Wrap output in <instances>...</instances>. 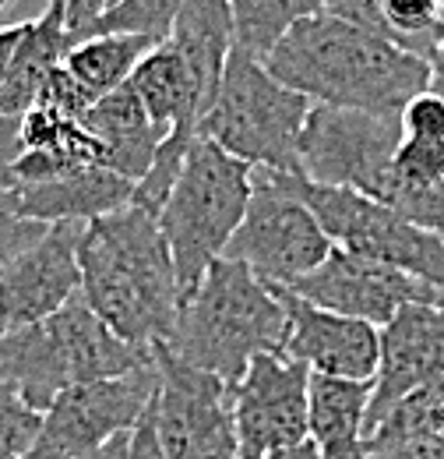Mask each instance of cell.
<instances>
[{
	"label": "cell",
	"instance_id": "cell-1",
	"mask_svg": "<svg viewBox=\"0 0 444 459\" xmlns=\"http://www.w3.org/2000/svg\"><path fill=\"white\" fill-rule=\"evenodd\" d=\"M265 67L314 107L398 117L431 85V64L385 36L318 11L269 50Z\"/></svg>",
	"mask_w": 444,
	"mask_h": 459
},
{
	"label": "cell",
	"instance_id": "cell-2",
	"mask_svg": "<svg viewBox=\"0 0 444 459\" xmlns=\"http://www.w3.org/2000/svg\"><path fill=\"white\" fill-rule=\"evenodd\" d=\"M81 300L134 350L152 353L173 333L180 287L159 220L127 205L92 220L78 240Z\"/></svg>",
	"mask_w": 444,
	"mask_h": 459
},
{
	"label": "cell",
	"instance_id": "cell-3",
	"mask_svg": "<svg viewBox=\"0 0 444 459\" xmlns=\"http://www.w3.org/2000/svg\"><path fill=\"white\" fill-rule=\"evenodd\" d=\"M282 340L286 307L276 287L261 283L243 262L219 258L180 300L163 350L180 364L240 382L254 357L282 353Z\"/></svg>",
	"mask_w": 444,
	"mask_h": 459
},
{
	"label": "cell",
	"instance_id": "cell-4",
	"mask_svg": "<svg viewBox=\"0 0 444 459\" xmlns=\"http://www.w3.org/2000/svg\"><path fill=\"white\" fill-rule=\"evenodd\" d=\"M149 364H156V353L113 336L81 293L54 318L0 336V382H7L36 413H47L71 385L131 375Z\"/></svg>",
	"mask_w": 444,
	"mask_h": 459
},
{
	"label": "cell",
	"instance_id": "cell-5",
	"mask_svg": "<svg viewBox=\"0 0 444 459\" xmlns=\"http://www.w3.org/2000/svg\"><path fill=\"white\" fill-rule=\"evenodd\" d=\"M254 191V167L229 156L216 142L194 134L184 170L159 212L180 300L201 283L212 262H219L243 223Z\"/></svg>",
	"mask_w": 444,
	"mask_h": 459
},
{
	"label": "cell",
	"instance_id": "cell-6",
	"mask_svg": "<svg viewBox=\"0 0 444 459\" xmlns=\"http://www.w3.org/2000/svg\"><path fill=\"white\" fill-rule=\"evenodd\" d=\"M311 107V100L278 82L265 60L233 47L198 134L254 170L300 173L296 152Z\"/></svg>",
	"mask_w": 444,
	"mask_h": 459
},
{
	"label": "cell",
	"instance_id": "cell-7",
	"mask_svg": "<svg viewBox=\"0 0 444 459\" xmlns=\"http://www.w3.org/2000/svg\"><path fill=\"white\" fill-rule=\"evenodd\" d=\"M332 237L293 187V173L254 170L251 205L222 258L243 262L261 283L289 287L332 255Z\"/></svg>",
	"mask_w": 444,
	"mask_h": 459
},
{
	"label": "cell",
	"instance_id": "cell-8",
	"mask_svg": "<svg viewBox=\"0 0 444 459\" xmlns=\"http://www.w3.org/2000/svg\"><path fill=\"white\" fill-rule=\"evenodd\" d=\"M293 187L318 216L335 247L402 269L444 293V237L420 230L378 198L314 184L303 173H293Z\"/></svg>",
	"mask_w": 444,
	"mask_h": 459
},
{
	"label": "cell",
	"instance_id": "cell-9",
	"mask_svg": "<svg viewBox=\"0 0 444 459\" xmlns=\"http://www.w3.org/2000/svg\"><path fill=\"white\" fill-rule=\"evenodd\" d=\"M398 145H402L398 117L311 107V117L300 134L296 163H300V173L314 184L346 187V191L385 202L391 160Z\"/></svg>",
	"mask_w": 444,
	"mask_h": 459
},
{
	"label": "cell",
	"instance_id": "cell-10",
	"mask_svg": "<svg viewBox=\"0 0 444 459\" xmlns=\"http://www.w3.org/2000/svg\"><path fill=\"white\" fill-rule=\"evenodd\" d=\"M159 368L81 382L60 393L39 420L36 446L25 459H78L103 449L116 435H131L156 400Z\"/></svg>",
	"mask_w": 444,
	"mask_h": 459
},
{
	"label": "cell",
	"instance_id": "cell-11",
	"mask_svg": "<svg viewBox=\"0 0 444 459\" xmlns=\"http://www.w3.org/2000/svg\"><path fill=\"white\" fill-rule=\"evenodd\" d=\"M152 353L159 368L152 424L166 459H240L233 382L180 364L163 346Z\"/></svg>",
	"mask_w": 444,
	"mask_h": 459
},
{
	"label": "cell",
	"instance_id": "cell-12",
	"mask_svg": "<svg viewBox=\"0 0 444 459\" xmlns=\"http://www.w3.org/2000/svg\"><path fill=\"white\" fill-rule=\"evenodd\" d=\"M240 459H265L311 438V371L286 353H261L233 382Z\"/></svg>",
	"mask_w": 444,
	"mask_h": 459
},
{
	"label": "cell",
	"instance_id": "cell-13",
	"mask_svg": "<svg viewBox=\"0 0 444 459\" xmlns=\"http://www.w3.org/2000/svg\"><path fill=\"white\" fill-rule=\"evenodd\" d=\"M282 290L303 297L314 307L371 322L378 329H385L406 304H444V293L431 283H423L402 269L349 255L342 247H332V255L314 273L300 276L296 283Z\"/></svg>",
	"mask_w": 444,
	"mask_h": 459
},
{
	"label": "cell",
	"instance_id": "cell-14",
	"mask_svg": "<svg viewBox=\"0 0 444 459\" xmlns=\"http://www.w3.org/2000/svg\"><path fill=\"white\" fill-rule=\"evenodd\" d=\"M81 223H54L0 265V336L47 322L81 293Z\"/></svg>",
	"mask_w": 444,
	"mask_h": 459
},
{
	"label": "cell",
	"instance_id": "cell-15",
	"mask_svg": "<svg viewBox=\"0 0 444 459\" xmlns=\"http://www.w3.org/2000/svg\"><path fill=\"white\" fill-rule=\"evenodd\" d=\"M276 293L286 307L282 353L289 360H300L311 375L374 385L378 360H381V329L378 325L314 307L303 297L282 287H276Z\"/></svg>",
	"mask_w": 444,
	"mask_h": 459
},
{
	"label": "cell",
	"instance_id": "cell-16",
	"mask_svg": "<svg viewBox=\"0 0 444 459\" xmlns=\"http://www.w3.org/2000/svg\"><path fill=\"white\" fill-rule=\"evenodd\" d=\"M444 378V304H406L381 329L367 435L416 389Z\"/></svg>",
	"mask_w": 444,
	"mask_h": 459
},
{
	"label": "cell",
	"instance_id": "cell-17",
	"mask_svg": "<svg viewBox=\"0 0 444 459\" xmlns=\"http://www.w3.org/2000/svg\"><path fill=\"white\" fill-rule=\"evenodd\" d=\"M7 195L25 220H36L47 227H54V223L89 227L92 220H103V216L131 205L134 180L107 170V167H78V170L43 180V184L11 187Z\"/></svg>",
	"mask_w": 444,
	"mask_h": 459
},
{
	"label": "cell",
	"instance_id": "cell-18",
	"mask_svg": "<svg viewBox=\"0 0 444 459\" xmlns=\"http://www.w3.org/2000/svg\"><path fill=\"white\" fill-rule=\"evenodd\" d=\"M81 124L103 145V163L99 167L120 173L134 184L149 173L163 138L169 134L166 127H159L152 117L145 114V107L131 92V85H120L116 92L96 100L92 110L81 117Z\"/></svg>",
	"mask_w": 444,
	"mask_h": 459
},
{
	"label": "cell",
	"instance_id": "cell-19",
	"mask_svg": "<svg viewBox=\"0 0 444 459\" xmlns=\"http://www.w3.org/2000/svg\"><path fill=\"white\" fill-rule=\"evenodd\" d=\"M127 85L141 100L145 114L166 131H173V127H194L198 131V120L209 110V96H205L194 67L169 39H163L159 47H152L141 57L134 74L127 78Z\"/></svg>",
	"mask_w": 444,
	"mask_h": 459
},
{
	"label": "cell",
	"instance_id": "cell-20",
	"mask_svg": "<svg viewBox=\"0 0 444 459\" xmlns=\"http://www.w3.org/2000/svg\"><path fill=\"white\" fill-rule=\"evenodd\" d=\"M371 382L311 375V442L321 459H367Z\"/></svg>",
	"mask_w": 444,
	"mask_h": 459
},
{
	"label": "cell",
	"instance_id": "cell-21",
	"mask_svg": "<svg viewBox=\"0 0 444 459\" xmlns=\"http://www.w3.org/2000/svg\"><path fill=\"white\" fill-rule=\"evenodd\" d=\"M74 47L67 22H64V7L50 0V7L29 22L25 39L14 54V64L0 85V117H25L36 103L39 92L47 85V78L64 64L67 50Z\"/></svg>",
	"mask_w": 444,
	"mask_h": 459
},
{
	"label": "cell",
	"instance_id": "cell-22",
	"mask_svg": "<svg viewBox=\"0 0 444 459\" xmlns=\"http://www.w3.org/2000/svg\"><path fill=\"white\" fill-rule=\"evenodd\" d=\"M152 47H159V43L145 39V36L99 32V36H89V39L74 43L64 57V67L78 78V85L92 100H103V96L116 92L120 85H127V78L134 74V67L141 64V57Z\"/></svg>",
	"mask_w": 444,
	"mask_h": 459
},
{
	"label": "cell",
	"instance_id": "cell-23",
	"mask_svg": "<svg viewBox=\"0 0 444 459\" xmlns=\"http://www.w3.org/2000/svg\"><path fill=\"white\" fill-rule=\"evenodd\" d=\"M318 11L321 0H229L233 47L265 60L293 25H300Z\"/></svg>",
	"mask_w": 444,
	"mask_h": 459
},
{
	"label": "cell",
	"instance_id": "cell-24",
	"mask_svg": "<svg viewBox=\"0 0 444 459\" xmlns=\"http://www.w3.org/2000/svg\"><path fill=\"white\" fill-rule=\"evenodd\" d=\"M21 152H47L71 167H99L103 145L85 131L81 120L56 114L50 107H32L21 117Z\"/></svg>",
	"mask_w": 444,
	"mask_h": 459
},
{
	"label": "cell",
	"instance_id": "cell-25",
	"mask_svg": "<svg viewBox=\"0 0 444 459\" xmlns=\"http://www.w3.org/2000/svg\"><path fill=\"white\" fill-rule=\"evenodd\" d=\"M385 29L398 50L431 64L444 39L441 0H385Z\"/></svg>",
	"mask_w": 444,
	"mask_h": 459
},
{
	"label": "cell",
	"instance_id": "cell-26",
	"mask_svg": "<svg viewBox=\"0 0 444 459\" xmlns=\"http://www.w3.org/2000/svg\"><path fill=\"white\" fill-rule=\"evenodd\" d=\"M194 134H198L194 127H173L169 131L166 138H163V145H159V152H156V160H152V167H149V173L134 184L131 205H138V209H145L149 216L159 220L169 191H173L176 177L184 170V160H187V149H191Z\"/></svg>",
	"mask_w": 444,
	"mask_h": 459
},
{
	"label": "cell",
	"instance_id": "cell-27",
	"mask_svg": "<svg viewBox=\"0 0 444 459\" xmlns=\"http://www.w3.org/2000/svg\"><path fill=\"white\" fill-rule=\"evenodd\" d=\"M184 0H116L110 11L103 14L99 32H131V36H145L163 43L180 14Z\"/></svg>",
	"mask_w": 444,
	"mask_h": 459
},
{
	"label": "cell",
	"instance_id": "cell-28",
	"mask_svg": "<svg viewBox=\"0 0 444 459\" xmlns=\"http://www.w3.org/2000/svg\"><path fill=\"white\" fill-rule=\"evenodd\" d=\"M444 180V142H423V138H406L395 149L391 160V180L385 205L398 191H416V187H431Z\"/></svg>",
	"mask_w": 444,
	"mask_h": 459
},
{
	"label": "cell",
	"instance_id": "cell-29",
	"mask_svg": "<svg viewBox=\"0 0 444 459\" xmlns=\"http://www.w3.org/2000/svg\"><path fill=\"white\" fill-rule=\"evenodd\" d=\"M43 413H36L7 382H0V459H25L36 446Z\"/></svg>",
	"mask_w": 444,
	"mask_h": 459
},
{
	"label": "cell",
	"instance_id": "cell-30",
	"mask_svg": "<svg viewBox=\"0 0 444 459\" xmlns=\"http://www.w3.org/2000/svg\"><path fill=\"white\" fill-rule=\"evenodd\" d=\"M367 459H444V442L413 428L378 424L367 435Z\"/></svg>",
	"mask_w": 444,
	"mask_h": 459
},
{
	"label": "cell",
	"instance_id": "cell-31",
	"mask_svg": "<svg viewBox=\"0 0 444 459\" xmlns=\"http://www.w3.org/2000/svg\"><path fill=\"white\" fill-rule=\"evenodd\" d=\"M402 134L406 138H423V142H444V100L438 92L423 89L416 92L406 110L398 114Z\"/></svg>",
	"mask_w": 444,
	"mask_h": 459
},
{
	"label": "cell",
	"instance_id": "cell-32",
	"mask_svg": "<svg viewBox=\"0 0 444 459\" xmlns=\"http://www.w3.org/2000/svg\"><path fill=\"white\" fill-rule=\"evenodd\" d=\"M92 96L78 85V78L60 64L54 74L47 78V85H43V92H39V103L36 107H50L56 114L71 117V120H81V117L92 110Z\"/></svg>",
	"mask_w": 444,
	"mask_h": 459
},
{
	"label": "cell",
	"instance_id": "cell-33",
	"mask_svg": "<svg viewBox=\"0 0 444 459\" xmlns=\"http://www.w3.org/2000/svg\"><path fill=\"white\" fill-rule=\"evenodd\" d=\"M47 233V223H36V220H25L11 195L0 187V265L11 262L18 251H25L32 240H39Z\"/></svg>",
	"mask_w": 444,
	"mask_h": 459
},
{
	"label": "cell",
	"instance_id": "cell-34",
	"mask_svg": "<svg viewBox=\"0 0 444 459\" xmlns=\"http://www.w3.org/2000/svg\"><path fill=\"white\" fill-rule=\"evenodd\" d=\"M321 11L338 18V22H349L356 29H367V32L388 39V29H385V0H321Z\"/></svg>",
	"mask_w": 444,
	"mask_h": 459
},
{
	"label": "cell",
	"instance_id": "cell-35",
	"mask_svg": "<svg viewBox=\"0 0 444 459\" xmlns=\"http://www.w3.org/2000/svg\"><path fill=\"white\" fill-rule=\"evenodd\" d=\"M64 7V22H67V32L74 43L96 36L103 14L110 11V0H56Z\"/></svg>",
	"mask_w": 444,
	"mask_h": 459
},
{
	"label": "cell",
	"instance_id": "cell-36",
	"mask_svg": "<svg viewBox=\"0 0 444 459\" xmlns=\"http://www.w3.org/2000/svg\"><path fill=\"white\" fill-rule=\"evenodd\" d=\"M127 459H166V453L159 449V438H156L152 406H149V413L141 417V424L131 431V456Z\"/></svg>",
	"mask_w": 444,
	"mask_h": 459
},
{
	"label": "cell",
	"instance_id": "cell-37",
	"mask_svg": "<svg viewBox=\"0 0 444 459\" xmlns=\"http://www.w3.org/2000/svg\"><path fill=\"white\" fill-rule=\"evenodd\" d=\"M21 156V117H0V177Z\"/></svg>",
	"mask_w": 444,
	"mask_h": 459
},
{
	"label": "cell",
	"instance_id": "cell-38",
	"mask_svg": "<svg viewBox=\"0 0 444 459\" xmlns=\"http://www.w3.org/2000/svg\"><path fill=\"white\" fill-rule=\"evenodd\" d=\"M25 29H29V22H18V25H0V85H4L7 71H11V64H14V54H18L21 39H25Z\"/></svg>",
	"mask_w": 444,
	"mask_h": 459
},
{
	"label": "cell",
	"instance_id": "cell-39",
	"mask_svg": "<svg viewBox=\"0 0 444 459\" xmlns=\"http://www.w3.org/2000/svg\"><path fill=\"white\" fill-rule=\"evenodd\" d=\"M127 456H131V435H116L103 449H96V453L78 456V459H127Z\"/></svg>",
	"mask_w": 444,
	"mask_h": 459
},
{
	"label": "cell",
	"instance_id": "cell-40",
	"mask_svg": "<svg viewBox=\"0 0 444 459\" xmlns=\"http://www.w3.org/2000/svg\"><path fill=\"white\" fill-rule=\"evenodd\" d=\"M431 92H438L444 100V39H441V47H438V54L431 57V85H427Z\"/></svg>",
	"mask_w": 444,
	"mask_h": 459
},
{
	"label": "cell",
	"instance_id": "cell-41",
	"mask_svg": "<svg viewBox=\"0 0 444 459\" xmlns=\"http://www.w3.org/2000/svg\"><path fill=\"white\" fill-rule=\"evenodd\" d=\"M265 459H321V456H318L314 442L307 438V442H300V446H293V449H282V453H272V456H265Z\"/></svg>",
	"mask_w": 444,
	"mask_h": 459
},
{
	"label": "cell",
	"instance_id": "cell-42",
	"mask_svg": "<svg viewBox=\"0 0 444 459\" xmlns=\"http://www.w3.org/2000/svg\"><path fill=\"white\" fill-rule=\"evenodd\" d=\"M11 4H14V0H0V14H4V11L11 7Z\"/></svg>",
	"mask_w": 444,
	"mask_h": 459
},
{
	"label": "cell",
	"instance_id": "cell-43",
	"mask_svg": "<svg viewBox=\"0 0 444 459\" xmlns=\"http://www.w3.org/2000/svg\"><path fill=\"white\" fill-rule=\"evenodd\" d=\"M441 7H444V0H441Z\"/></svg>",
	"mask_w": 444,
	"mask_h": 459
}]
</instances>
